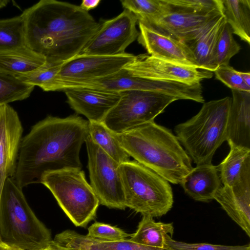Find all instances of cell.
Here are the masks:
<instances>
[{"label":"cell","instance_id":"cell-1","mask_svg":"<svg viewBox=\"0 0 250 250\" xmlns=\"http://www.w3.org/2000/svg\"><path fill=\"white\" fill-rule=\"evenodd\" d=\"M89 122L76 115L47 116L22 138L14 179L21 188L40 183L47 171L82 167L80 152Z\"/></svg>","mask_w":250,"mask_h":250},{"label":"cell","instance_id":"cell-2","mask_svg":"<svg viewBox=\"0 0 250 250\" xmlns=\"http://www.w3.org/2000/svg\"><path fill=\"white\" fill-rule=\"evenodd\" d=\"M21 15L26 45L51 63L79 55L100 25L80 6L56 0H41Z\"/></svg>","mask_w":250,"mask_h":250},{"label":"cell","instance_id":"cell-3","mask_svg":"<svg viewBox=\"0 0 250 250\" xmlns=\"http://www.w3.org/2000/svg\"><path fill=\"white\" fill-rule=\"evenodd\" d=\"M112 133L130 157L169 183L180 184L193 168L190 158L176 135L154 121Z\"/></svg>","mask_w":250,"mask_h":250},{"label":"cell","instance_id":"cell-4","mask_svg":"<svg viewBox=\"0 0 250 250\" xmlns=\"http://www.w3.org/2000/svg\"><path fill=\"white\" fill-rule=\"evenodd\" d=\"M13 177L5 181L0 197V243L20 250H42L50 230L36 217Z\"/></svg>","mask_w":250,"mask_h":250},{"label":"cell","instance_id":"cell-5","mask_svg":"<svg viewBox=\"0 0 250 250\" xmlns=\"http://www.w3.org/2000/svg\"><path fill=\"white\" fill-rule=\"evenodd\" d=\"M231 103L229 97L204 103L197 114L175 126L176 136L196 165L211 163L216 150L227 141Z\"/></svg>","mask_w":250,"mask_h":250},{"label":"cell","instance_id":"cell-6","mask_svg":"<svg viewBox=\"0 0 250 250\" xmlns=\"http://www.w3.org/2000/svg\"><path fill=\"white\" fill-rule=\"evenodd\" d=\"M119 169L126 208L152 218L171 209L173 194L167 181L136 161L120 164Z\"/></svg>","mask_w":250,"mask_h":250},{"label":"cell","instance_id":"cell-7","mask_svg":"<svg viewBox=\"0 0 250 250\" xmlns=\"http://www.w3.org/2000/svg\"><path fill=\"white\" fill-rule=\"evenodd\" d=\"M40 183L51 191L76 226L85 227L96 217L99 201L82 168H66L45 172Z\"/></svg>","mask_w":250,"mask_h":250},{"label":"cell","instance_id":"cell-8","mask_svg":"<svg viewBox=\"0 0 250 250\" xmlns=\"http://www.w3.org/2000/svg\"><path fill=\"white\" fill-rule=\"evenodd\" d=\"M178 99L168 95L141 90L120 92V98L103 123L112 132L121 133L154 121L165 108Z\"/></svg>","mask_w":250,"mask_h":250},{"label":"cell","instance_id":"cell-9","mask_svg":"<svg viewBox=\"0 0 250 250\" xmlns=\"http://www.w3.org/2000/svg\"><path fill=\"white\" fill-rule=\"evenodd\" d=\"M85 143L90 185L99 203L110 208L125 209L126 207L120 164L96 144L89 135Z\"/></svg>","mask_w":250,"mask_h":250},{"label":"cell","instance_id":"cell-10","mask_svg":"<svg viewBox=\"0 0 250 250\" xmlns=\"http://www.w3.org/2000/svg\"><path fill=\"white\" fill-rule=\"evenodd\" d=\"M166 3L164 12L156 19L142 23L184 43L198 37L223 12L193 11Z\"/></svg>","mask_w":250,"mask_h":250},{"label":"cell","instance_id":"cell-11","mask_svg":"<svg viewBox=\"0 0 250 250\" xmlns=\"http://www.w3.org/2000/svg\"><path fill=\"white\" fill-rule=\"evenodd\" d=\"M137 22L132 12L124 9L116 17L100 23L97 32L79 54L113 56L124 53L139 36Z\"/></svg>","mask_w":250,"mask_h":250},{"label":"cell","instance_id":"cell-12","mask_svg":"<svg viewBox=\"0 0 250 250\" xmlns=\"http://www.w3.org/2000/svg\"><path fill=\"white\" fill-rule=\"evenodd\" d=\"M134 57L126 52L113 56L79 54L63 62L56 77L50 83L77 82L104 77L124 68Z\"/></svg>","mask_w":250,"mask_h":250},{"label":"cell","instance_id":"cell-13","mask_svg":"<svg viewBox=\"0 0 250 250\" xmlns=\"http://www.w3.org/2000/svg\"><path fill=\"white\" fill-rule=\"evenodd\" d=\"M125 68L135 77L159 81H171L194 84L211 78V72L153 57L147 54L135 56Z\"/></svg>","mask_w":250,"mask_h":250},{"label":"cell","instance_id":"cell-14","mask_svg":"<svg viewBox=\"0 0 250 250\" xmlns=\"http://www.w3.org/2000/svg\"><path fill=\"white\" fill-rule=\"evenodd\" d=\"M23 128L16 111L8 104L0 106V197L8 178L17 168Z\"/></svg>","mask_w":250,"mask_h":250},{"label":"cell","instance_id":"cell-15","mask_svg":"<svg viewBox=\"0 0 250 250\" xmlns=\"http://www.w3.org/2000/svg\"><path fill=\"white\" fill-rule=\"evenodd\" d=\"M139 26L138 41L146 50L148 55L198 69L191 51L185 43L140 22Z\"/></svg>","mask_w":250,"mask_h":250},{"label":"cell","instance_id":"cell-16","mask_svg":"<svg viewBox=\"0 0 250 250\" xmlns=\"http://www.w3.org/2000/svg\"><path fill=\"white\" fill-rule=\"evenodd\" d=\"M63 91L70 107L86 117L88 122L103 123L120 98V92L95 89L74 88Z\"/></svg>","mask_w":250,"mask_h":250},{"label":"cell","instance_id":"cell-17","mask_svg":"<svg viewBox=\"0 0 250 250\" xmlns=\"http://www.w3.org/2000/svg\"><path fill=\"white\" fill-rule=\"evenodd\" d=\"M213 200L250 237V180L232 187H221Z\"/></svg>","mask_w":250,"mask_h":250},{"label":"cell","instance_id":"cell-18","mask_svg":"<svg viewBox=\"0 0 250 250\" xmlns=\"http://www.w3.org/2000/svg\"><path fill=\"white\" fill-rule=\"evenodd\" d=\"M231 92L227 141L250 148V92Z\"/></svg>","mask_w":250,"mask_h":250},{"label":"cell","instance_id":"cell-19","mask_svg":"<svg viewBox=\"0 0 250 250\" xmlns=\"http://www.w3.org/2000/svg\"><path fill=\"white\" fill-rule=\"evenodd\" d=\"M217 167L210 164L196 165L184 178L180 185L185 192L195 201L208 202L221 187Z\"/></svg>","mask_w":250,"mask_h":250},{"label":"cell","instance_id":"cell-20","mask_svg":"<svg viewBox=\"0 0 250 250\" xmlns=\"http://www.w3.org/2000/svg\"><path fill=\"white\" fill-rule=\"evenodd\" d=\"M227 141L229 153L217 167L223 186L232 187L250 180V148Z\"/></svg>","mask_w":250,"mask_h":250},{"label":"cell","instance_id":"cell-21","mask_svg":"<svg viewBox=\"0 0 250 250\" xmlns=\"http://www.w3.org/2000/svg\"><path fill=\"white\" fill-rule=\"evenodd\" d=\"M54 240L75 250H170L140 245L128 239L112 242L101 241L71 230L56 234Z\"/></svg>","mask_w":250,"mask_h":250},{"label":"cell","instance_id":"cell-22","mask_svg":"<svg viewBox=\"0 0 250 250\" xmlns=\"http://www.w3.org/2000/svg\"><path fill=\"white\" fill-rule=\"evenodd\" d=\"M45 62L43 56L27 46L0 51V72L15 76L33 71Z\"/></svg>","mask_w":250,"mask_h":250},{"label":"cell","instance_id":"cell-23","mask_svg":"<svg viewBox=\"0 0 250 250\" xmlns=\"http://www.w3.org/2000/svg\"><path fill=\"white\" fill-rule=\"evenodd\" d=\"M225 22L224 15H221L198 37L185 43L191 51L198 69L211 72L215 45Z\"/></svg>","mask_w":250,"mask_h":250},{"label":"cell","instance_id":"cell-24","mask_svg":"<svg viewBox=\"0 0 250 250\" xmlns=\"http://www.w3.org/2000/svg\"><path fill=\"white\" fill-rule=\"evenodd\" d=\"M173 233L172 223L156 222L152 217L143 216L136 232L128 240L146 246L164 249L166 235L172 237Z\"/></svg>","mask_w":250,"mask_h":250},{"label":"cell","instance_id":"cell-25","mask_svg":"<svg viewBox=\"0 0 250 250\" xmlns=\"http://www.w3.org/2000/svg\"><path fill=\"white\" fill-rule=\"evenodd\" d=\"M223 15L232 32L250 44V0H222Z\"/></svg>","mask_w":250,"mask_h":250},{"label":"cell","instance_id":"cell-26","mask_svg":"<svg viewBox=\"0 0 250 250\" xmlns=\"http://www.w3.org/2000/svg\"><path fill=\"white\" fill-rule=\"evenodd\" d=\"M89 135L105 153L120 165L130 161V156L102 122H89Z\"/></svg>","mask_w":250,"mask_h":250},{"label":"cell","instance_id":"cell-27","mask_svg":"<svg viewBox=\"0 0 250 250\" xmlns=\"http://www.w3.org/2000/svg\"><path fill=\"white\" fill-rule=\"evenodd\" d=\"M232 34L230 26L226 21L216 42L211 72L214 71L220 66L229 65L230 59L240 50V46L234 40Z\"/></svg>","mask_w":250,"mask_h":250},{"label":"cell","instance_id":"cell-28","mask_svg":"<svg viewBox=\"0 0 250 250\" xmlns=\"http://www.w3.org/2000/svg\"><path fill=\"white\" fill-rule=\"evenodd\" d=\"M26 46L21 15L0 20V51Z\"/></svg>","mask_w":250,"mask_h":250},{"label":"cell","instance_id":"cell-29","mask_svg":"<svg viewBox=\"0 0 250 250\" xmlns=\"http://www.w3.org/2000/svg\"><path fill=\"white\" fill-rule=\"evenodd\" d=\"M34 87L15 76L0 72V106L28 98Z\"/></svg>","mask_w":250,"mask_h":250},{"label":"cell","instance_id":"cell-30","mask_svg":"<svg viewBox=\"0 0 250 250\" xmlns=\"http://www.w3.org/2000/svg\"><path fill=\"white\" fill-rule=\"evenodd\" d=\"M121 3L124 9L132 12L142 23L161 15L166 6L164 0H122Z\"/></svg>","mask_w":250,"mask_h":250},{"label":"cell","instance_id":"cell-31","mask_svg":"<svg viewBox=\"0 0 250 250\" xmlns=\"http://www.w3.org/2000/svg\"><path fill=\"white\" fill-rule=\"evenodd\" d=\"M62 64L51 63L45 62L43 65L33 71L16 77L26 84L41 87L54 80L59 72Z\"/></svg>","mask_w":250,"mask_h":250},{"label":"cell","instance_id":"cell-32","mask_svg":"<svg viewBox=\"0 0 250 250\" xmlns=\"http://www.w3.org/2000/svg\"><path fill=\"white\" fill-rule=\"evenodd\" d=\"M164 249L170 250H250V244L229 246L205 243H189L175 240L170 235H166Z\"/></svg>","mask_w":250,"mask_h":250},{"label":"cell","instance_id":"cell-33","mask_svg":"<svg viewBox=\"0 0 250 250\" xmlns=\"http://www.w3.org/2000/svg\"><path fill=\"white\" fill-rule=\"evenodd\" d=\"M87 236L104 241H118L129 239L128 234L120 228L104 223L96 222L88 229Z\"/></svg>","mask_w":250,"mask_h":250},{"label":"cell","instance_id":"cell-34","mask_svg":"<svg viewBox=\"0 0 250 250\" xmlns=\"http://www.w3.org/2000/svg\"><path fill=\"white\" fill-rule=\"evenodd\" d=\"M170 5L199 12L219 11L223 13L222 0H166Z\"/></svg>","mask_w":250,"mask_h":250},{"label":"cell","instance_id":"cell-35","mask_svg":"<svg viewBox=\"0 0 250 250\" xmlns=\"http://www.w3.org/2000/svg\"><path fill=\"white\" fill-rule=\"evenodd\" d=\"M214 72L216 78L231 89L250 92V87L242 80L238 71L229 65L220 66Z\"/></svg>","mask_w":250,"mask_h":250},{"label":"cell","instance_id":"cell-36","mask_svg":"<svg viewBox=\"0 0 250 250\" xmlns=\"http://www.w3.org/2000/svg\"><path fill=\"white\" fill-rule=\"evenodd\" d=\"M100 2V0H83L80 6L84 11L88 12L96 8Z\"/></svg>","mask_w":250,"mask_h":250},{"label":"cell","instance_id":"cell-37","mask_svg":"<svg viewBox=\"0 0 250 250\" xmlns=\"http://www.w3.org/2000/svg\"><path fill=\"white\" fill-rule=\"evenodd\" d=\"M44 250H75L61 245L54 240H51Z\"/></svg>","mask_w":250,"mask_h":250},{"label":"cell","instance_id":"cell-38","mask_svg":"<svg viewBox=\"0 0 250 250\" xmlns=\"http://www.w3.org/2000/svg\"><path fill=\"white\" fill-rule=\"evenodd\" d=\"M238 73L244 82L250 87V73L238 71Z\"/></svg>","mask_w":250,"mask_h":250},{"label":"cell","instance_id":"cell-39","mask_svg":"<svg viewBox=\"0 0 250 250\" xmlns=\"http://www.w3.org/2000/svg\"><path fill=\"white\" fill-rule=\"evenodd\" d=\"M9 2V0H0V9L6 6Z\"/></svg>","mask_w":250,"mask_h":250},{"label":"cell","instance_id":"cell-40","mask_svg":"<svg viewBox=\"0 0 250 250\" xmlns=\"http://www.w3.org/2000/svg\"><path fill=\"white\" fill-rule=\"evenodd\" d=\"M9 247L5 245L4 244L0 243V250H6Z\"/></svg>","mask_w":250,"mask_h":250},{"label":"cell","instance_id":"cell-41","mask_svg":"<svg viewBox=\"0 0 250 250\" xmlns=\"http://www.w3.org/2000/svg\"><path fill=\"white\" fill-rule=\"evenodd\" d=\"M6 250H20L16 249L11 248H8Z\"/></svg>","mask_w":250,"mask_h":250},{"label":"cell","instance_id":"cell-42","mask_svg":"<svg viewBox=\"0 0 250 250\" xmlns=\"http://www.w3.org/2000/svg\"></svg>","mask_w":250,"mask_h":250}]
</instances>
